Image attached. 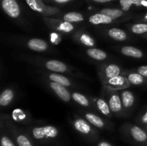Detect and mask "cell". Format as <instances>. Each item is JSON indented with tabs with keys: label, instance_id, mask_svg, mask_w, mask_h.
Instances as JSON below:
<instances>
[{
	"label": "cell",
	"instance_id": "e575fe53",
	"mask_svg": "<svg viewBox=\"0 0 147 146\" xmlns=\"http://www.w3.org/2000/svg\"><path fill=\"white\" fill-rule=\"evenodd\" d=\"M92 1L96 3H107L113 1V0H91Z\"/></svg>",
	"mask_w": 147,
	"mask_h": 146
},
{
	"label": "cell",
	"instance_id": "603a6c76",
	"mask_svg": "<svg viewBox=\"0 0 147 146\" xmlns=\"http://www.w3.org/2000/svg\"><path fill=\"white\" fill-rule=\"evenodd\" d=\"M63 20L73 24V23L83 21L84 20V17L80 13L76 12V11H72V12H68L67 14H64L63 17Z\"/></svg>",
	"mask_w": 147,
	"mask_h": 146
},
{
	"label": "cell",
	"instance_id": "836d02e7",
	"mask_svg": "<svg viewBox=\"0 0 147 146\" xmlns=\"http://www.w3.org/2000/svg\"><path fill=\"white\" fill-rule=\"evenodd\" d=\"M97 146H112V145L110 144V143H108V142L101 141L99 143H98Z\"/></svg>",
	"mask_w": 147,
	"mask_h": 146
},
{
	"label": "cell",
	"instance_id": "ac0fdd59",
	"mask_svg": "<svg viewBox=\"0 0 147 146\" xmlns=\"http://www.w3.org/2000/svg\"><path fill=\"white\" fill-rule=\"evenodd\" d=\"M86 53L92 59L96 60H99V61L106 60L108 57L106 52L103 51V50H100V49L92 48V47L88 49Z\"/></svg>",
	"mask_w": 147,
	"mask_h": 146
},
{
	"label": "cell",
	"instance_id": "83f0119b",
	"mask_svg": "<svg viewBox=\"0 0 147 146\" xmlns=\"http://www.w3.org/2000/svg\"><path fill=\"white\" fill-rule=\"evenodd\" d=\"M131 30L136 34H144L147 33V24L146 23H137L131 27Z\"/></svg>",
	"mask_w": 147,
	"mask_h": 146
},
{
	"label": "cell",
	"instance_id": "5b68a950",
	"mask_svg": "<svg viewBox=\"0 0 147 146\" xmlns=\"http://www.w3.org/2000/svg\"><path fill=\"white\" fill-rule=\"evenodd\" d=\"M105 84L112 89H123L126 88L129 84V82L124 76L119 75L111 79L105 81Z\"/></svg>",
	"mask_w": 147,
	"mask_h": 146
},
{
	"label": "cell",
	"instance_id": "9a60e30c",
	"mask_svg": "<svg viewBox=\"0 0 147 146\" xmlns=\"http://www.w3.org/2000/svg\"><path fill=\"white\" fill-rule=\"evenodd\" d=\"M121 52L125 56L133 57L136 59H140L144 57V53L142 50L131 46H124L121 49Z\"/></svg>",
	"mask_w": 147,
	"mask_h": 146
},
{
	"label": "cell",
	"instance_id": "6da1fadb",
	"mask_svg": "<svg viewBox=\"0 0 147 146\" xmlns=\"http://www.w3.org/2000/svg\"><path fill=\"white\" fill-rule=\"evenodd\" d=\"M58 134V130L55 127L52 125L36 127L32 130V135L36 140L55 138L56 137H57Z\"/></svg>",
	"mask_w": 147,
	"mask_h": 146
},
{
	"label": "cell",
	"instance_id": "f1b7e54d",
	"mask_svg": "<svg viewBox=\"0 0 147 146\" xmlns=\"http://www.w3.org/2000/svg\"><path fill=\"white\" fill-rule=\"evenodd\" d=\"M16 142L19 146H33L30 139L24 135L20 134L16 137Z\"/></svg>",
	"mask_w": 147,
	"mask_h": 146
},
{
	"label": "cell",
	"instance_id": "2e32d148",
	"mask_svg": "<svg viewBox=\"0 0 147 146\" xmlns=\"http://www.w3.org/2000/svg\"><path fill=\"white\" fill-rule=\"evenodd\" d=\"M123 107L125 109L131 108L134 105L135 97L133 93L129 90H123L121 94Z\"/></svg>",
	"mask_w": 147,
	"mask_h": 146
},
{
	"label": "cell",
	"instance_id": "484cf974",
	"mask_svg": "<svg viewBox=\"0 0 147 146\" xmlns=\"http://www.w3.org/2000/svg\"><path fill=\"white\" fill-rule=\"evenodd\" d=\"M96 105L102 114L106 116H111V110L109 107V103L106 102V100L102 98L98 99L97 101H96Z\"/></svg>",
	"mask_w": 147,
	"mask_h": 146
},
{
	"label": "cell",
	"instance_id": "277c9868",
	"mask_svg": "<svg viewBox=\"0 0 147 146\" xmlns=\"http://www.w3.org/2000/svg\"><path fill=\"white\" fill-rule=\"evenodd\" d=\"M1 7L3 11L11 18L16 19L20 17L21 11L16 0H1Z\"/></svg>",
	"mask_w": 147,
	"mask_h": 146
},
{
	"label": "cell",
	"instance_id": "7c38bea8",
	"mask_svg": "<svg viewBox=\"0 0 147 146\" xmlns=\"http://www.w3.org/2000/svg\"><path fill=\"white\" fill-rule=\"evenodd\" d=\"M27 47L35 52H44L47 50L48 44L45 40L39 38H32L27 42Z\"/></svg>",
	"mask_w": 147,
	"mask_h": 146
},
{
	"label": "cell",
	"instance_id": "d4e9b609",
	"mask_svg": "<svg viewBox=\"0 0 147 146\" xmlns=\"http://www.w3.org/2000/svg\"><path fill=\"white\" fill-rule=\"evenodd\" d=\"M76 39L85 46L90 47L95 46L94 40L87 33H79L76 36Z\"/></svg>",
	"mask_w": 147,
	"mask_h": 146
},
{
	"label": "cell",
	"instance_id": "52a82bcc",
	"mask_svg": "<svg viewBox=\"0 0 147 146\" xmlns=\"http://www.w3.org/2000/svg\"><path fill=\"white\" fill-rule=\"evenodd\" d=\"M50 87H51L52 90L55 92V94L61 99L62 100H63L65 102H68L70 100V92H69L68 90L65 88V86L61 85V84H59L57 83L54 82H50Z\"/></svg>",
	"mask_w": 147,
	"mask_h": 146
},
{
	"label": "cell",
	"instance_id": "8992f818",
	"mask_svg": "<svg viewBox=\"0 0 147 146\" xmlns=\"http://www.w3.org/2000/svg\"><path fill=\"white\" fill-rule=\"evenodd\" d=\"M75 129L81 134L85 135H93V129L89 124L88 122L83 118H77L73 122Z\"/></svg>",
	"mask_w": 147,
	"mask_h": 146
},
{
	"label": "cell",
	"instance_id": "d6a6232c",
	"mask_svg": "<svg viewBox=\"0 0 147 146\" xmlns=\"http://www.w3.org/2000/svg\"><path fill=\"white\" fill-rule=\"evenodd\" d=\"M141 122H142V124L147 125V110L141 117Z\"/></svg>",
	"mask_w": 147,
	"mask_h": 146
},
{
	"label": "cell",
	"instance_id": "ba28073f",
	"mask_svg": "<svg viewBox=\"0 0 147 146\" xmlns=\"http://www.w3.org/2000/svg\"><path fill=\"white\" fill-rule=\"evenodd\" d=\"M132 138L139 143L146 144L147 145V133L137 125L131 126L129 130Z\"/></svg>",
	"mask_w": 147,
	"mask_h": 146
},
{
	"label": "cell",
	"instance_id": "7402d4cb",
	"mask_svg": "<svg viewBox=\"0 0 147 146\" xmlns=\"http://www.w3.org/2000/svg\"><path fill=\"white\" fill-rule=\"evenodd\" d=\"M100 13L104 14L106 15L109 16L113 20H116L117 19L121 18L125 15L124 11L119 9H111V8H105L100 10Z\"/></svg>",
	"mask_w": 147,
	"mask_h": 146
},
{
	"label": "cell",
	"instance_id": "3957f363",
	"mask_svg": "<svg viewBox=\"0 0 147 146\" xmlns=\"http://www.w3.org/2000/svg\"><path fill=\"white\" fill-rule=\"evenodd\" d=\"M44 20L52 29L63 33H70L75 29V27L72 23L67 22L64 20L56 19L53 18L45 17Z\"/></svg>",
	"mask_w": 147,
	"mask_h": 146
},
{
	"label": "cell",
	"instance_id": "5bb4252c",
	"mask_svg": "<svg viewBox=\"0 0 147 146\" xmlns=\"http://www.w3.org/2000/svg\"><path fill=\"white\" fill-rule=\"evenodd\" d=\"M119 4L124 11H129L133 6L147 8V0H119Z\"/></svg>",
	"mask_w": 147,
	"mask_h": 146
},
{
	"label": "cell",
	"instance_id": "9c48e42d",
	"mask_svg": "<svg viewBox=\"0 0 147 146\" xmlns=\"http://www.w3.org/2000/svg\"><path fill=\"white\" fill-rule=\"evenodd\" d=\"M121 69L116 64H108L102 71V74H103V77L104 78L105 81L116 76L121 75Z\"/></svg>",
	"mask_w": 147,
	"mask_h": 146
},
{
	"label": "cell",
	"instance_id": "44dd1931",
	"mask_svg": "<svg viewBox=\"0 0 147 146\" xmlns=\"http://www.w3.org/2000/svg\"><path fill=\"white\" fill-rule=\"evenodd\" d=\"M14 97V92L11 89H6L0 95V105L6 107L11 103Z\"/></svg>",
	"mask_w": 147,
	"mask_h": 146
},
{
	"label": "cell",
	"instance_id": "30bf717a",
	"mask_svg": "<svg viewBox=\"0 0 147 146\" xmlns=\"http://www.w3.org/2000/svg\"><path fill=\"white\" fill-rule=\"evenodd\" d=\"M109 104L111 110L113 113H119L121 112L123 109L121 98L119 94L116 92L112 93L109 98Z\"/></svg>",
	"mask_w": 147,
	"mask_h": 146
},
{
	"label": "cell",
	"instance_id": "4fadbf2b",
	"mask_svg": "<svg viewBox=\"0 0 147 146\" xmlns=\"http://www.w3.org/2000/svg\"><path fill=\"white\" fill-rule=\"evenodd\" d=\"M114 20L109 16L102 13H97L93 14L89 17V21L92 24L98 25V24H109L113 22Z\"/></svg>",
	"mask_w": 147,
	"mask_h": 146
},
{
	"label": "cell",
	"instance_id": "ffe728a7",
	"mask_svg": "<svg viewBox=\"0 0 147 146\" xmlns=\"http://www.w3.org/2000/svg\"><path fill=\"white\" fill-rule=\"evenodd\" d=\"M129 83L134 85H142L147 82V79L138 72H132L127 75Z\"/></svg>",
	"mask_w": 147,
	"mask_h": 146
},
{
	"label": "cell",
	"instance_id": "e0dca14e",
	"mask_svg": "<svg viewBox=\"0 0 147 146\" xmlns=\"http://www.w3.org/2000/svg\"><path fill=\"white\" fill-rule=\"evenodd\" d=\"M108 34L111 38L116 40V41L122 42L125 41L127 39V34L126 33V31L121 29L115 28V27L111 28L108 31Z\"/></svg>",
	"mask_w": 147,
	"mask_h": 146
},
{
	"label": "cell",
	"instance_id": "4dcf8cb0",
	"mask_svg": "<svg viewBox=\"0 0 147 146\" xmlns=\"http://www.w3.org/2000/svg\"><path fill=\"white\" fill-rule=\"evenodd\" d=\"M137 72L147 79V65H143L137 69Z\"/></svg>",
	"mask_w": 147,
	"mask_h": 146
},
{
	"label": "cell",
	"instance_id": "f546056e",
	"mask_svg": "<svg viewBox=\"0 0 147 146\" xmlns=\"http://www.w3.org/2000/svg\"><path fill=\"white\" fill-rule=\"evenodd\" d=\"M1 146H15L12 141L7 136L3 135L1 138Z\"/></svg>",
	"mask_w": 147,
	"mask_h": 146
},
{
	"label": "cell",
	"instance_id": "74e56055",
	"mask_svg": "<svg viewBox=\"0 0 147 146\" xmlns=\"http://www.w3.org/2000/svg\"><path fill=\"white\" fill-rule=\"evenodd\" d=\"M146 18L147 19V14H146Z\"/></svg>",
	"mask_w": 147,
	"mask_h": 146
},
{
	"label": "cell",
	"instance_id": "1f68e13d",
	"mask_svg": "<svg viewBox=\"0 0 147 146\" xmlns=\"http://www.w3.org/2000/svg\"><path fill=\"white\" fill-rule=\"evenodd\" d=\"M47 1H49L50 2L57 3V4H65V3L73 1V0H47Z\"/></svg>",
	"mask_w": 147,
	"mask_h": 146
},
{
	"label": "cell",
	"instance_id": "7a4b0ae2",
	"mask_svg": "<svg viewBox=\"0 0 147 146\" xmlns=\"http://www.w3.org/2000/svg\"><path fill=\"white\" fill-rule=\"evenodd\" d=\"M25 1L33 11L40 13L43 16L47 17L60 12L58 9L45 5L42 0H25Z\"/></svg>",
	"mask_w": 147,
	"mask_h": 146
},
{
	"label": "cell",
	"instance_id": "8d00e7d4",
	"mask_svg": "<svg viewBox=\"0 0 147 146\" xmlns=\"http://www.w3.org/2000/svg\"><path fill=\"white\" fill-rule=\"evenodd\" d=\"M146 133H147V125H146Z\"/></svg>",
	"mask_w": 147,
	"mask_h": 146
},
{
	"label": "cell",
	"instance_id": "cb8c5ba5",
	"mask_svg": "<svg viewBox=\"0 0 147 146\" xmlns=\"http://www.w3.org/2000/svg\"><path fill=\"white\" fill-rule=\"evenodd\" d=\"M49 79L51 82H54L61 84V85L65 86V87H69V86L71 85V82H70V80L67 77L60 75V74L53 73V74H50L49 75Z\"/></svg>",
	"mask_w": 147,
	"mask_h": 146
},
{
	"label": "cell",
	"instance_id": "8fae6325",
	"mask_svg": "<svg viewBox=\"0 0 147 146\" xmlns=\"http://www.w3.org/2000/svg\"><path fill=\"white\" fill-rule=\"evenodd\" d=\"M45 66L46 69L55 72H65L68 70L67 66L59 60H48L45 62Z\"/></svg>",
	"mask_w": 147,
	"mask_h": 146
},
{
	"label": "cell",
	"instance_id": "4316f807",
	"mask_svg": "<svg viewBox=\"0 0 147 146\" xmlns=\"http://www.w3.org/2000/svg\"><path fill=\"white\" fill-rule=\"evenodd\" d=\"M71 97L76 102H77L80 105L83 106V107H88L89 104H90L87 97L83 94H80V93L73 92L71 94Z\"/></svg>",
	"mask_w": 147,
	"mask_h": 146
},
{
	"label": "cell",
	"instance_id": "d590c367",
	"mask_svg": "<svg viewBox=\"0 0 147 146\" xmlns=\"http://www.w3.org/2000/svg\"><path fill=\"white\" fill-rule=\"evenodd\" d=\"M145 37H146V38H147V33H146V34H145Z\"/></svg>",
	"mask_w": 147,
	"mask_h": 146
},
{
	"label": "cell",
	"instance_id": "d6986e66",
	"mask_svg": "<svg viewBox=\"0 0 147 146\" xmlns=\"http://www.w3.org/2000/svg\"><path fill=\"white\" fill-rule=\"evenodd\" d=\"M85 117H86V120L90 124L93 125L95 127H98V128H103V127H104L105 123L100 117H98L96 115L90 113H87L85 114Z\"/></svg>",
	"mask_w": 147,
	"mask_h": 146
}]
</instances>
